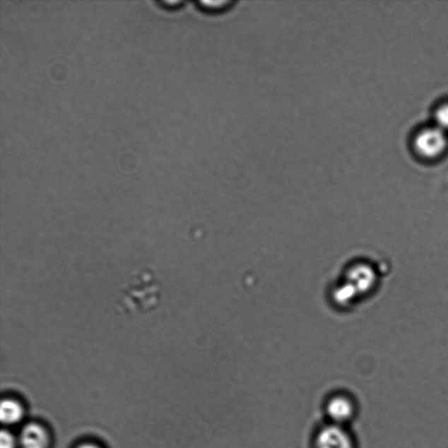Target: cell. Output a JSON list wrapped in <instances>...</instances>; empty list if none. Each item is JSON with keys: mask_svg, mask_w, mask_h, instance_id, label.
<instances>
[{"mask_svg": "<svg viewBox=\"0 0 448 448\" xmlns=\"http://www.w3.org/2000/svg\"><path fill=\"white\" fill-rule=\"evenodd\" d=\"M160 283L149 268L135 271L124 286L119 308L122 313H151L160 303Z\"/></svg>", "mask_w": 448, "mask_h": 448, "instance_id": "1", "label": "cell"}, {"mask_svg": "<svg viewBox=\"0 0 448 448\" xmlns=\"http://www.w3.org/2000/svg\"><path fill=\"white\" fill-rule=\"evenodd\" d=\"M447 135L438 126L425 128L418 132L415 146L422 155L435 157L442 153L447 146Z\"/></svg>", "mask_w": 448, "mask_h": 448, "instance_id": "2", "label": "cell"}, {"mask_svg": "<svg viewBox=\"0 0 448 448\" xmlns=\"http://www.w3.org/2000/svg\"><path fill=\"white\" fill-rule=\"evenodd\" d=\"M317 448H352L350 436L343 429L331 425L322 430L317 437Z\"/></svg>", "mask_w": 448, "mask_h": 448, "instance_id": "3", "label": "cell"}, {"mask_svg": "<svg viewBox=\"0 0 448 448\" xmlns=\"http://www.w3.org/2000/svg\"><path fill=\"white\" fill-rule=\"evenodd\" d=\"M21 448H47V435L42 427L29 424L22 430L20 437Z\"/></svg>", "mask_w": 448, "mask_h": 448, "instance_id": "4", "label": "cell"}, {"mask_svg": "<svg viewBox=\"0 0 448 448\" xmlns=\"http://www.w3.org/2000/svg\"><path fill=\"white\" fill-rule=\"evenodd\" d=\"M329 416L337 422L346 421L351 417L353 408L350 401L343 398L334 399L328 406Z\"/></svg>", "mask_w": 448, "mask_h": 448, "instance_id": "5", "label": "cell"}, {"mask_svg": "<svg viewBox=\"0 0 448 448\" xmlns=\"http://www.w3.org/2000/svg\"><path fill=\"white\" fill-rule=\"evenodd\" d=\"M23 416V411L19 403L13 400L6 399L0 407V417L4 424L13 425L18 423Z\"/></svg>", "mask_w": 448, "mask_h": 448, "instance_id": "6", "label": "cell"}, {"mask_svg": "<svg viewBox=\"0 0 448 448\" xmlns=\"http://www.w3.org/2000/svg\"><path fill=\"white\" fill-rule=\"evenodd\" d=\"M435 119L438 126L442 129L448 128V104L440 106L435 112Z\"/></svg>", "mask_w": 448, "mask_h": 448, "instance_id": "7", "label": "cell"}, {"mask_svg": "<svg viewBox=\"0 0 448 448\" xmlns=\"http://www.w3.org/2000/svg\"><path fill=\"white\" fill-rule=\"evenodd\" d=\"M200 5L208 10H220L231 5L230 0H201Z\"/></svg>", "mask_w": 448, "mask_h": 448, "instance_id": "8", "label": "cell"}, {"mask_svg": "<svg viewBox=\"0 0 448 448\" xmlns=\"http://www.w3.org/2000/svg\"><path fill=\"white\" fill-rule=\"evenodd\" d=\"M16 440L8 431H2L0 435V448H16Z\"/></svg>", "mask_w": 448, "mask_h": 448, "instance_id": "9", "label": "cell"}, {"mask_svg": "<svg viewBox=\"0 0 448 448\" xmlns=\"http://www.w3.org/2000/svg\"><path fill=\"white\" fill-rule=\"evenodd\" d=\"M78 448H98V447L94 445H90V444H86V445L81 446Z\"/></svg>", "mask_w": 448, "mask_h": 448, "instance_id": "10", "label": "cell"}]
</instances>
